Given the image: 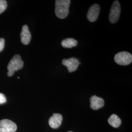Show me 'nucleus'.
Listing matches in <instances>:
<instances>
[{
	"label": "nucleus",
	"mask_w": 132,
	"mask_h": 132,
	"mask_svg": "<svg viewBox=\"0 0 132 132\" xmlns=\"http://www.w3.org/2000/svg\"><path fill=\"white\" fill-rule=\"evenodd\" d=\"M71 4L70 0L55 1V15L58 18L65 19L69 12V6Z\"/></svg>",
	"instance_id": "obj_1"
},
{
	"label": "nucleus",
	"mask_w": 132,
	"mask_h": 132,
	"mask_svg": "<svg viewBox=\"0 0 132 132\" xmlns=\"http://www.w3.org/2000/svg\"><path fill=\"white\" fill-rule=\"evenodd\" d=\"M24 66V62L19 54L14 55L7 65V76L11 77L16 71L21 70Z\"/></svg>",
	"instance_id": "obj_2"
},
{
	"label": "nucleus",
	"mask_w": 132,
	"mask_h": 132,
	"mask_svg": "<svg viewBox=\"0 0 132 132\" xmlns=\"http://www.w3.org/2000/svg\"><path fill=\"white\" fill-rule=\"evenodd\" d=\"M116 63L121 66H126L130 64L132 61V54L129 52H118L114 57Z\"/></svg>",
	"instance_id": "obj_3"
},
{
	"label": "nucleus",
	"mask_w": 132,
	"mask_h": 132,
	"mask_svg": "<svg viewBox=\"0 0 132 132\" xmlns=\"http://www.w3.org/2000/svg\"><path fill=\"white\" fill-rule=\"evenodd\" d=\"M121 11L120 5L118 1H114L110 10L109 14L110 22L114 24L118 22L120 17Z\"/></svg>",
	"instance_id": "obj_4"
},
{
	"label": "nucleus",
	"mask_w": 132,
	"mask_h": 132,
	"mask_svg": "<svg viewBox=\"0 0 132 132\" xmlns=\"http://www.w3.org/2000/svg\"><path fill=\"white\" fill-rule=\"evenodd\" d=\"M17 125L9 119H3L0 121V132H15L17 130Z\"/></svg>",
	"instance_id": "obj_5"
},
{
	"label": "nucleus",
	"mask_w": 132,
	"mask_h": 132,
	"mask_svg": "<svg viewBox=\"0 0 132 132\" xmlns=\"http://www.w3.org/2000/svg\"><path fill=\"white\" fill-rule=\"evenodd\" d=\"M62 64L66 66L69 72H72L77 70L79 65V62L77 58L71 57L69 59H64L62 60Z\"/></svg>",
	"instance_id": "obj_6"
},
{
	"label": "nucleus",
	"mask_w": 132,
	"mask_h": 132,
	"mask_svg": "<svg viewBox=\"0 0 132 132\" xmlns=\"http://www.w3.org/2000/svg\"><path fill=\"white\" fill-rule=\"evenodd\" d=\"M100 6L97 4L92 5L88 10L87 13V18L91 22H95L99 16Z\"/></svg>",
	"instance_id": "obj_7"
},
{
	"label": "nucleus",
	"mask_w": 132,
	"mask_h": 132,
	"mask_svg": "<svg viewBox=\"0 0 132 132\" xmlns=\"http://www.w3.org/2000/svg\"><path fill=\"white\" fill-rule=\"evenodd\" d=\"M90 107L93 110H97L103 107L104 105V100L101 97L93 95L90 98Z\"/></svg>",
	"instance_id": "obj_8"
},
{
	"label": "nucleus",
	"mask_w": 132,
	"mask_h": 132,
	"mask_svg": "<svg viewBox=\"0 0 132 132\" xmlns=\"http://www.w3.org/2000/svg\"><path fill=\"white\" fill-rule=\"evenodd\" d=\"M63 120V117L60 113H53L48 121V123L51 127L53 129H57L60 127Z\"/></svg>",
	"instance_id": "obj_9"
},
{
	"label": "nucleus",
	"mask_w": 132,
	"mask_h": 132,
	"mask_svg": "<svg viewBox=\"0 0 132 132\" xmlns=\"http://www.w3.org/2000/svg\"><path fill=\"white\" fill-rule=\"evenodd\" d=\"M21 41L24 45H28L30 42L31 35L27 25H24L22 27L21 32Z\"/></svg>",
	"instance_id": "obj_10"
},
{
	"label": "nucleus",
	"mask_w": 132,
	"mask_h": 132,
	"mask_svg": "<svg viewBox=\"0 0 132 132\" xmlns=\"http://www.w3.org/2000/svg\"><path fill=\"white\" fill-rule=\"evenodd\" d=\"M61 45L63 47L71 48L76 47L77 45V42L73 38H67L62 41Z\"/></svg>",
	"instance_id": "obj_11"
},
{
	"label": "nucleus",
	"mask_w": 132,
	"mask_h": 132,
	"mask_svg": "<svg viewBox=\"0 0 132 132\" xmlns=\"http://www.w3.org/2000/svg\"><path fill=\"white\" fill-rule=\"evenodd\" d=\"M108 122L110 125L114 128H118L120 125L121 120L118 116L115 114H112L108 119Z\"/></svg>",
	"instance_id": "obj_12"
},
{
	"label": "nucleus",
	"mask_w": 132,
	"mask_h": 132,
	"mask_svg": "<svg viewBox=\"0 0 132 132\" xmlns=\"http://www.w3.org/2000/svg\"><path fill=\"white\" fill-rule=\"evenodd\" d=\"M7 7V3L5 0H0V14L4 12Z\"/></svg>",
	"instance_id": "obj_13"
},
{
	"label": "nucleus",
	"mask_w": 132,
	"mask_h": 132,
	"mask_svg": "<svg viewBox=\"0 0 132 132\" xmlns=\"http://www.w3.org/2000/svg\"><path fill=\"white\" fill-rule=\"evenodd\" d=\"M6 101V99L5 95L0 93V104L5 103Z\"/></svg>",
	"instance_id": "obj_14"
},
{
	"label": "nucleus",
	"mask_w": 132,
	"mask_h": 132,
	"mask_svg": "<svg viewBox=\"0 0 132 132\" xmlns=\"http://www.w3.org/2000/svg\"><path fill=\"white\" fill-rule=\"evenodd\" d=\"M5 47V39L0 38V52H1Z\"/></svg>",
	"instance_id": "obj_15"
},
{
	"label": "nucleus",
	"mask_w": 132,
	"mask_h": 132,
	"mask_svg": "<svg viewBox=\"0 0 132 132\" xmlns=\"http://www.w3.org/2000/svg\"><path fill=\"white\" fill-rule=\"evenodd\" d=\"M71 132V131H69V132Z\"/></svg>",
	"instance_id": "obj_16"
}]
</instances>
